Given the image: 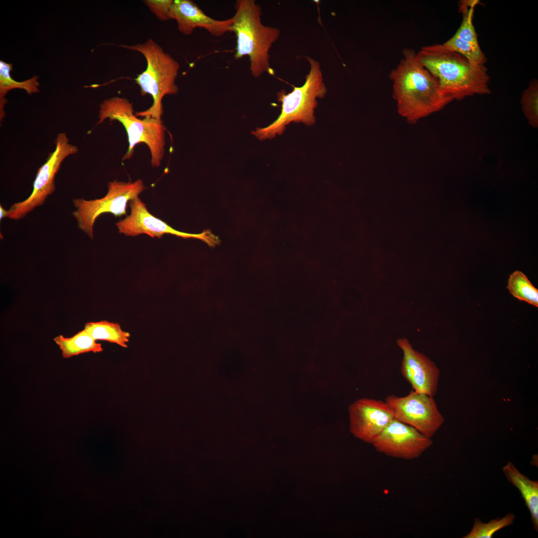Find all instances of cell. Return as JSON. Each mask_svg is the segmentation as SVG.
Returning a JSON list of instances; mask_svg holds the SVG:
<instances>
[{
	"mask_svg": "<svg viewBox=\"0 0 538 538\" xmlns=\"http://www.w3.org/2000/svg\"><path fill=\"white\" fill-rule=\"evenodd\" d=\"M389 77L398 113L409 122L437 112L454 100L420 63L412 49H403V57Z\"/></svg>",
	"mask_w": 538,
	"mask_h": 538,
	"instance_id": "cell-1",
	"label": "cell"
},
{
	"mask_svg": "<svg viewBox=\"0 0 538 538\" xmlns=\"http://www.w3.org/2000/svg\"><path fill=\"white\" fill-rule=\"evenodd\" d=\"M416 54L420 63L453 100L490 94V78L485 65L472 64L442 44L423 46Z\"/></svg>",
	"mask_w": 538,
	"mask_h": 538,
	"instance_id": "cell-2",
	"label": "cell"
},
{
	"mask_svg": "<svg viewBox=\"0 0 538 538\" xmlns=\"http://www.w3.org/2000/svg\"><path fill=\"white\" fill-rule=\"evenodd\" d=\"M232 32L237 37L235 59L248 56L254 77L259 78L265 73L273 75L269 51L279 38L280 30L262 23L261 7L254 0H236Z\"/></svg>",
	"mask_w": 538,
	"mask_h": 538,
	"instance_id": "cell-3",
	"label": "cell"
},
{
	"mask_svg": "<svg viewBox=\"0 0 538 538\" xmlns=\"http://www.w3.org/2000/svg\"><path fill=\"white\" fill-rule=\"evenodd\" d=\"M306 58L310 70L304 84L300 87L292 86L293 90L287 94L284 90L278 93L277 100L281 103L280 114L269 126L252 132L259 139H271L277 134H281L286 126L292 122L302 123L308 126L315 123L316 99L325 96L327 88L319 62L310 57Z\"/></svg>",
	"mask_w": 538,
	"mask_h": 538,
	"instance_id": "cell-4",
	"label": "cell"
},
{
	"mask_svg": "<svg viewBox=\"0 0 538 538\" xmlns=\"http://www.w3.org/2000/svg\"><path fill=\"white\" fill-rule=\"evenodd\" d=\"M119 46L139 52L146 60V69L137 75L135 81L142 96L148 94L152 96L153 104L148 109L136 113L135 116L161 119L163 98L178 92L175 82L179 70V62L151 39L142 43Z\"/></svg>",
	"mask_w": 538,
	"mask_h": 538,
	"instance_id": "cell-5",
	"label": "cell"
},
{
	"mask_svg": "<svg viewBox=\"0 0 538 538\" xmlns=\"http://www.w3.org/2000/svg\"><path fill=\"white\" fill-rule=\"evenodd\" d=\"M99 120H117L123 124L128 135L129 147L122 160L130 159L135 145L144 143L148 146L153 167L160 165L165 152V128L161 119L151 117L139 119L134 114L133 104L124 98L115 97L104 100L100 105Z\"/></svg>",
	"mask_w": 538,
	"mask_h": 538,
	"instance_id": "cell-6",
	"label": "cell"
},
{
	"mask_svg": "<svg viewBox=\"0 0 538 538\" xmlns=\"http://www.w3.org/2000/svg\"><path fill=\"white\" fill-rule=\"evenodd\" d=\"M108 187L107 194L102 198L73 199L76 210L72 214L77 222L78 228L92 239L95 220L101 214L111 213L116 217L127 215L128 202L138 197L145 189L141 179L128 182L116 180L110 182Z\"/></svg>",
	"mask_w": 538,
	"mask_h": 538,
	"instance_id": "cell-7",
	"label": "cell"
},
{
	"mask_svg": "<svg viewBox=\"0 0 538 538\" xmlns=\"http://www.w3.org/2000/svg\"><path fill=\"white\" fill-rule=\"evenodd\" d=\"M55 149L38 169L33 190L25 200L12 204L8 210V218L19 220L36 207L43 205L47 197L55 191V177L61 163L68 156L78 152V148L69 142L65 133H59L55 140Z\"/></svg>",
	"mask_w": 538,
	"mask_h": 538,
	"instance_id": "cell-8",
	"label": "cell"
},
{
	"mask_svg": "<svg viewBox=\"0 0 538 538\" xmlns=\"http://www.w3.org/2000/svg\"><path fill=\"white\" fill-rule=\"evenodd\" d=\"M385 402L392 409L395 418L429 438L434 435L445 420L432 397L414 390L404 397L388 396Z\"/></svg>",
	"mask_w": 538,
	"mask_h": 538,
	"instance_id": "cell-9",
	"label": "cell"
},
{
	"mask_svg": "<svg viewBox=\"0 0 538 538\" xmlns=\"http://www.w3.org/2000/svg\"><path fill=\"white\" fill-rule=\"evenodd\" d=\"M129 206L130 215L116 223L119 233L129 236L145 234L159 239L165 234H170L184 239H200L212 247L219 243L218 237L209 231H204L200 234H190L173 229L166 222L151 214L138 197L129 201Z\"/></svg>",
	"mask_w": 538,
	"mask_h": 538,
	"instance_id": "cell-10",
	"label": "cell"
},
{
	"mask_svg": "<svg viewBox=\"0 0 538 538\" xmlns=\"http://www.w3.org/2000/svg\"><path fill=\"white\" fill-rule=\"evenodd\" d=\"M432 444L431 438L394 418L372 444L377 451L388 456L410 460L420 456Z\"/></svg>",
	"mask_w": 538,
	"mask_h": 538,
	"instance_id": "cell-11",
	"label": "cell"
},
{
	"mask_svg": "<svg viewBox=\"0 0 538 538\" xmlns=\"http://www.w3.org/2000/svg\"><path fill=\"white\" fill-rule=\"evenodd\" d=\"M348 410L351 433L372 444L395 418L386 402L374 399H359L351 404Z\"/></svg>",
	"mask_w": 538,
	"mask_h": 538,
	"instance_id": "cell-12",
	"label": "cell"
},
{
	"mask_svg": "<svg viewBox=\"0 0 538 538\" xmlns=\"http://www.w3.org/2000/svg\"><path fill=\"white\" fill-rule=\"evenodd\" d=\"M403 352L401 373L413 390L433 397L436 394L440 371L435 364L424 354L414 350L407 339L397 342Z\"/></svg>",
	"mask_w": 538,
	"mask_h": 538,
	"instance_id": "cell-13",
	"label": "cell"
},
{
	"mask_svg": "<svg viewBox=\"0 0 538 538\" xmlns=\"http://www.w3.org/2000/svg\"><path fill=\"white\" fill-rule=\"evenodd\" d=\"M170 16L171 19L176 20L179 31L184 35L191 34L197 28H203L217 37L232 32L233 17L224 20L214 19L190 0H173Z\"/></svg>",
	"mask_w": 538,
	"mask_h": 538,
	"instance_id": "cell-14",
	"label": "cell"
},
{
	"mask_svg": "<svg viewBox=\"0 0 538 538\" xmlns=\"http://www.w3.org/2000/svg\"><path fill=\"white\" fill-rule=\"evenodd\" d=\"M503 472L508 480L520 492L529 509L534 528L538 531V482L531 480L521 473L512 462H508L503 468Z\"/></svg>",
	"mask_w": 538,
	"mask_h": 538,
	"instance_id": "cell-15",
	"label": "cell"
},
{
	"mask_svg": "<svg viewBox=\"0 0 538 538\" xmlns=\"http://www.w3.org/2000/svg\"><path fill=\"white\" fill-rule=\"evenodd\" d=\"M53 340L61 350L62 357L65 359L85 353H99L103 350L102 345L97 343L85 329L71 337L60 335Z\"/></svg>",
	"mask_w": 538,
	"mask_h": 538,
	"instance_id": "cell-16",
	"label": "cell"
},
{
	"mask_svg": "<svg viewBox=\"0 0 538 538\" xmlns=\"http://www.w3.org/2000/svg\"><path fill=\"white\" fill-rule=\"evenodd\" d=\"M12 70V65L2 60L0 61V119L2 121L5 112L4 107L7 103L5 97L7 92L14 89H20L25 90L28 95H31L39 92V83L38 77L34 76L30 79L18 82L14 80L11 76L10 72Z\"/></svg>",
	"mask_w": 538,
	"mask_h": 538,
	"instance_id": "cell-17",
	"label": "cell"
},
{
	"mask_svg": "<svg viewBox=\"0 0 538 538\" xmlns=\"http://www.w3.org/2000/svg\"><path fill=\"white\" fill-rule=\"evenodd\" d=\"M84 329L96 340H104L127 348L130 334L124 331L119 323L106 320L90 322L85 324Z\"/></svg>",
	"mask_w": 538,
	"mask_h": 538,
	"instance_id": "cell-18",
	"label": "cell"
},
{
	"mask_svg": "<svg viewBox=\"0 0 538 538\" xmlns=\"http://www.w3.org/2000/svg\"><path fill=\"white\" fill-rule=\"evenodd\" d=\"M507 288L515 297L538 307V290L522 271L516 270L510 275Z\"/></svg>",
	"mask_w": 538,
	"mask_h": 538,
	"instance_id": "cell-19",
	"label": "cell"
},
{
	"mask_svg": "<svg viewBox=\"0 0 538 538\" xmlns=\"http://www.w3.org/2000/svg\"><path fill=\"white\" fill-rule=\"evenodd\" d=\"M479 0H462L459 5L462 14V22L454 36L475 45H479L473 23L474 8Z\"/></svg>",
	"mask_w": 538,
	"mask_h": 538,
	"instance_id": "cell-20",
	"label": "cell"
},
{
	"mask_svg": "<svg viewBox=\"0 0 538 538\" xmlns=\"http://www.w3.org/2000/svg\"><path fill=\"white\" fill-rule=\"evenodd\" d=\"M515 519V516L511 513L501 519H494L487 523L476 519L471 531L463 538H491L499 530L512 525Z\"/></svg>",
	"mask_w": 538,
	"mask_h": 538,
	"instance_id": "cell-21",
	"label": "cell"
},
{
	"mask_svg": "<svg viewBox=\"0 0 538 538\" xmlns=\"http://www.w3.org/2000/svg\"><path fill=\"white\" fill-rule=\"evenodd\" d=\"M442 44L447 49L461 54L472 64L485 65L486 62L487 58L480 45H474L454 35Z\"/></svg>",
	"mask_w": 538,
	"mask_h": 538,
	"instance_id": "cell-22",
	"label": "cell"
},
{
	"mask_svg": "<svg viewBox=\"0 0 538 538\" xmlns=\"http://www.w3.org/2000/svg\"><path fill=\"white\" fill-rule=\"evenodd\" d=\"M524 115L534 128L538 127V82L536 79L523 92L520 101Z\"/></svg>",
	"mask_w": 538,
	"mask_h": 538,
	"instance_id": "cell-23",
	"label": "cell"
},
{
	"mask_svg": "<svg viewBox=\"0 0 538 538\" xmlns=\"http://www.w3.org/2000/svg\"><path fill=\"white\" fill-rule=\"evenodd\" d=\"M173 0H145L143 3L157 18L161 20L171 19V7Z\"/></svg>",
	"mask_w": 538,
	"mask_h": 538,
	"instance_id": "cell-24",
	"label": "cell"
},
{
	"mask_svg": "<svg viewBox=\"0 0 538 538\" xmlns=\"http://www.w3.org/2000/svg\"><path fill=\"white\" fill-rule=\"evenodd\" d=\"M8 217V210H5L1 205L0 206V220L4 217Z\"/></svg>",
	"mask_w": 538,
	"mask_h": 538,
	"instance_id": "cell-25",
	"label": "cell"
}]
</instances>
